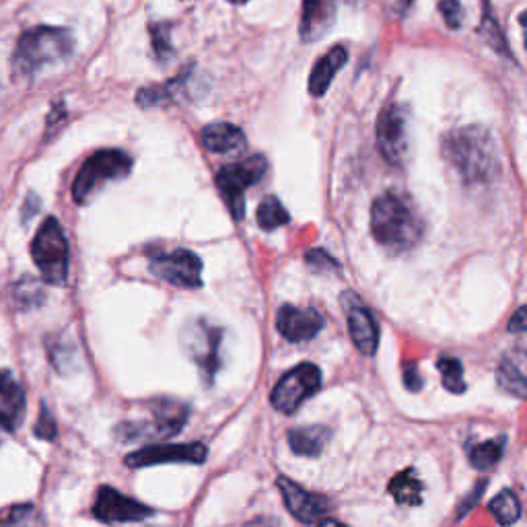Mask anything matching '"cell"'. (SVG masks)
Returning <instances> with one entry per match:
<instances>
[{
    "label": "cell",
    "instance_id": "37",
    "mask_svg": "<svg viewBox=\"0 0 527 527\" xmlns=\"http://www.w3.org/2000/svg\"><path fill=\"white\" fill-rule=\"evenodd\" d=\"M484 488H486V480H482V482H478L476 484V488L472 490V495L470 497H466L462 503H460V509H458V519H462L474 505H476V501L482 497V493H484Z\"/></svg>",
    "mask_w": 527,
    "mask_h": 527
},
{
    "label": "cell",
    "instance_id": "3",
    "mask_svg": "<svg viewBox=\"0 0 527 527\" xmlns=\"http://www.w3.org/2000/svg\"><path fill=\"white\" fill-rule=\"evenodd\" d=\"M75 52V38L68 29L33 27L21 33L13 54L15 77L31 79L48 66L66 62Z\"/></svg>",
    "mask_w": 527,
    "mask_h": 527
},
{
    "label": "cell",
    "instance_id": "11",
    "mask_svg": "<svg viewBox=\"0 0 527 527\" xmlns=\"http://www.w3.org/2000/svg\"><path fill=\"white\" fill-rule=\"evenodd\" d=\"M149 270L153 276L165 280L173 287L200 289L202 287V260L190 250H175L151 256Z\"/></svg>",
    "mask_w": 527,
    "mask_h": 527
},
{
    "label": "cell",
    "instance_id": "35",
    "mask_svg": "<svg viewBox=\"0 0 527 527\" xmlns=\"http://www.w3.org/2000/svg\"><path fill=\"white\" fill-rule=\"evenodd\" d=\"M307 264L309 266H313V268H330V266H334V268H338V262L332 258V256H328L324 250H311V252H307Z\"/></svg>",
    "mask_w": 527,
    "mask_h": 527
},
{
    "label": "cell",
    "instance_id": "33",
    "mask_svg": "<svg viewBox=\"0 0 527 527\" xmlns=\"http://www.w3.org/2000/svg\"><path fill=\"white\" fill-rule=\"evenodd\" d=\"M439 13L451 31L464 25V7L460 0H439Z\"/></svg>",
    "mask_w": 527,
    "mask_h": 527
},
{
    "label": "cell",
    "instance_id": "2",
    "mask_svg": "<svg viewBox=\"0 0 527 527\" xmlns=\"http://www.w3.org/2000/svg\"><path fill=\"white\" fill-rule=\"evenodd\" d=\"M371 233L383 248L402 254L423 239L425 223L406 198L388 192L371 206Z\"/></svg>",
    "mask_w": 527,
    "mask_h": 527
},
{
    "label": "cell",
    "instance_id": "43",
    "mask_svg": "<svg viewBox=\"0 0 527 527\" xmlns=\"http://www.w3.org/2000/svg\"><path fill=\"white\" fill-rule=\"evenodd\" d=\"M229 3L231 5H245V3H248V0H229Z\"/></svg>",
    "mask_w": 527,
    "mask_h": 527
},
{
    "label": "cell",
    "instance_id": "4",
    "mask_svg": "<svg viewBox=\"0 0 527 527\" xmlns=\"http://www.w3.org/2000/svg\"><path fill=\"white\" fill-rule=\"evenodd\" d=\"M147 418L140 420H126L118 429L116 437L124 443L143 441V439H169L180 435L186 427V420L190 416V406L180 400L159 398L149 402Z\"/></svg>",
    "mask_w": 527,
    "mask_h": 527
},
{
    "label": "cell",
    "instance_id": "36",
    "mask_svg": "<svg viewBox=\"0 0 527 527\" xmlns=\"http://www.w3.org/2000/svg\"><path fill=\"white\" fill-rule=\"evenodd\" d=\"M404 383H406V388L410 392H418L420 388H423V377H420V373H418L414 363H408L404 367Z\"/></svg>",
    "mask_w": 527,
    "mask_h": 527
},
{
    "label": "cell",
    "instance_id": "28",
    "mask_svg": "<svg viewBox=\"0 0 527 527\" xmlns=\"http://www.w3.org/2000/svg\"><path fill=\"white\" fill-rule=\"evenodd\" d=\"M488 509L495 515L499 525H513L521 517V505L513 490H501V493L488 503Z\"/></svg>",
    "mask_w": 527,
    "mask_h": 527
},
{
    "label": "cell",
    "instance_id": "16",
    "mask_svg": "<svg viewBox=\"0 0 527 527\" xmlns=\"http://www.w3.org/2000/svg\"><path fill=\"white\" fill-rule=\"evenodd\" d=\"M324 318L311 307L283 305L278 309L276 328L289 342H305L324 330Z\"/></svg>",
    "mask_w": 527,
    "mask_h": 527
},
{
    "label": "cell",
    "instance_id": "18",
    "mask_svg": "<svg viewBox=\"0 0 527 527\" xmlns=\"http://www.w3.org/2000/svg\"><path fill=\"white\" fill-rule=\"evenodd\" d=\"M202 145L217 155H231V153H241L248 145L245 134L241 128L229 124V122H215L202 128Z\"/></svg>",
    "mask_w": 527,
    "mask_h": 527
},
{
    "label": "cell",
    "instance_id": "23",
    "mask_svg": "<svg viewBox=\"0 0 527 527\" xmlns=\"http://www.w3.org/2000/svg\"><path fill=\"white\" fill-rule=\"evenodd\" d=\"M499 385L517 396L519 400L525 398V388H527V381H525V365H523V355L515 357V355H509L503 359L501 367H499Z\"/></svg>",
    "mask_w": 527,
    "mask_h": 527
},
{
    "label": "cell",
    "instance_id": "13",
    "mask_svg": "<svg viewBox=\"0 0 527 527\" xmlns=\"http://www.w3.org/2000/svg\"><path fill=\"white\" fill-rule=\"evenodd\" d=\"M340 303L346 313L350 338L365 357H373L379 346V326L373 313L355 291H344L340 295Z\"/></svg>",
    "mask_w": 527,
    "mask_h": 527
},
{
    "label": "cell",
    "instance_id": "14",
    "mask_svg": "<svg viewBox=\"0 0 527 527\" xmlns=\"http://www.w3.org/2000/svg\"><path fill=\"white\" fill-rule=\"evenodd\" d=\"M155 511L136 499H130L122 495L120 490L112 486H101L95 495L93 503V515L101 523H132V521H143L151 517Z\"/></svg>",
    "mask_w": 527,
    "mask_h": 527
},
{
    "label": "cell",
    "instance_id": "5",
    "mask_svg": "<svg viewBox=\"0 0 527 527\" xmlns=\"http://www.w3.org/2000/svg\"><path fill=\"white\" fill-rule=\"evenodd\" d=\"M132 171V159L118 149H103L93 153L79 169L73 182V200L87 204L105 184L128 178Z\"/></svg>",
    "mask_w": 527,
    "mask_h": 527
},
{
    "label": "cell",
    "instance_id": "8",
    "mask_svg": "<svg viewBox=\"0 0 527 527\" xmlns=\"http://www.w3.org/2000/svg\"><path fill=\"white\" fill-rule=\"evenodd\" d=\"M377 149L394 167H404L408 159V108L390 103L377 120Z\"/></svg>",
    "mask_w": 527,
    "mask_h": 527
},
{
    "label": "cell",
    "instance_id": "19",
    "mask_svg": "<svg viewBox=\"0 0 527 527\" xmlns=\"http://www.w3.org/2000/svg\"><path fill=\"white\" fill-rule=\"evenodd\" d=\"M348 60V50L344 46H334L328 54H324L315 62L311 75H309V93L313 97H324Z\"/></svg>",
    "mask_w": 527,
    "mask_h": 527
},
{
    "label": "cell",
    "instance_id": "38",
    "mask_svg": "<svg viewBox=\"0 0 527 527\" xmlns=\"http://www.w3.org/2000/svg\"><path fill=\"white\" fill-rule=\"evenodd\" d=\"M38 210H40V200H38V196H35V194H29V196L25 198V204H23V221H29L35 213H38Z\"/></svg>",
    "mask_w": 527,
    "mask_h": 527
},
{
    "label": "cell",
    "instance_id": "1",
    "mask_svg": "<svg viewBox=\"0 0 527 527\" xmlns=\"http://www.w3.org/2000/svg\"><path fill=\"white\" fill-rule=\"evenodd\" d=\"M441 147L447 163L470 186L490 184L501 173L495 138L482 126H462L447 132Z\"/></svg>",
    "mask_w": 527,
    "mask_h": 527
},
{
    "label": "cell",
    "instance_id": "42",
    "mask_svg": "<svg viewBox=\"0 0 527 527\" xmlns=\"http://www.w3.org/2000/svg\"><path fill=\"white\" fill-rule=\"evenodd\" d=\"M412 3H414V0H400V7L402 9H408Z\"/></svg>",
    "mask_w": 527,
    "mask_h": 527
},
{
    "label": "cell",
    "instance_id": "40",
    "mask_svg": "<svg viewBox=\"0 0 527 527\" xmlns=\"http://www.w3.org/2000/svg\"><path fill=\"white\" fill-rule=\"evenodd\" d=\"M15 429L9 425V420L3 416V412H0V445H3V435L5 433H13Z\"/></svg>",
    "mask_w": 527,
    "mask_h": 527
},
{
    "label": "cell",
    "instance_id": "21",
    "mask_svg": "<svg viewBox=\"0 0 527 527\" xmlns=\"http://www.w3.org/2000/svg\"><path fill=\"white\" fill-rule=\"evenodd\" d=\"M328 441H330V431L322 425L299 427L289 431V445L293 453L303 455V458H318Z\"/></svg>",
    "mask_w": 527,
    "mask_h": 527
},
{
    "label": "cell",
    "instance_id": "20",
    "mask_svg": "<svg viewBox=\"0 0 527 527\" xmlns=\"http://www.w3.org/2000/svg\"><path fill=\"white\" fill-rule=\"evenodd\" d=\"M25 392L21 383L9 369H0V412L9 420V425L17 429L25 414Z\"/></svg>",
    "mask_w": 527,
    "mask_h": 527
},
{
    "label": "cell",
    "instance_id": "25",
    "mask_svg": "<svg viewBox=\"0 0 527 527\" xmlns=\"http://www.w3.org/2000/svg\"><path fill=\"white\" fill-rule=\"evenodd\" d=\"M478 35L490 46V50H495L497 54L513 60V54L509 52V44H507L505 33L501 29L499 21L495 19L493 11H490L488 3H484V15H482V23L478 27Z\"/></svg>",
    "mask_w": 527,
    "mask_h": 527
},
{
    "label": "cell",
    "instance_id": "27",
    "mask_svg": "<svg viewBox=\"0 0 527 527\" xmlns=\"http://www.w3.org/2000/svg\"><path fill=\"white\" fill-rule=\"evenodd\" d=\"M0 527H46V521L38 507L31 503H19L5 513Z\"/></svg>",
    "mask_w": 527,
    "mask_h": 527
},
{
    "label": "cell",
    "instance_id": "12",
    "mask_svg": "<svg viewBox=\"0 0 527 527\" xmlns=\"http://www.w3.org/2000/svg\"><path fill=\"white\" fill-rule=\"evenodd\" d=\"M206 445L202 443H171V445H151L126 455L124 464L128 468H147L157 464H204Z\"/></svg>",
    "mask_w": 527,
    "mask_h": 527
},
{
    "label": "cell",
    "instance_id": "31",
    "mask_svg": "<svg viewBox=\"0 0 527 527\" xmlns=\"http://www.w3.org/2000/svg\"><path fill=\"white\" fill-rule=\"evenodd\" d=\"M151 44L155 56L165 62L173 56V44H171V25L169 23H153L151 27Z\"/></svg>",
    "mask_w": 527,
    "mask_h": 527
},
{
    "label": "cell",
    "instance_id": "9",
    "mask_svg": "<svg viewBox=\"0 0 527 527\" xmlns=\"http://www.w3.org/2000/svg\"><path fill=\"white\" fill-rule=\"evenodd\" d=\"M322 388V373L311 363H301L280 377L272 390V406L278 412L293 414L307 398Z\"/></svg>",
    "mask_w": 527,
    "mask_h": 527
},
{
    "label": "cell",
    "instance_id": "39",
    "mask_svg": "<svg viewBox=\"0 0 527 527\" xmlns=\"http://www.w3.org/2000/svg\"><path fill=\"white\" fill-rule=\"evenodd\" d=\"M509 332L523 334L525 332V307H519L509 322Z\"/></svg>",
    "mask_w": 527,
    "mask_h": 527
},
{
    "label": "cell",
    "instance_id": "30",
    "mask_svg": "<svg viewBox=\"0 0 527 527\" xmlns=\"http://www.w3.org/2000/svg\"><path fill=\"white\" fill-rule=\"evenodd\" d=\"M184 79H175V81H169L165 85H151V87H145L140 89L136 93V103L140 105V108H155V105H165L173 99V91L180 87Z\"/></svg>",
    "mask_w": 527,
    "mask_h": 527
},
{
    "label": "cell",
    "instance_id": "6",
    "mask_svg": "<svg viewBox=\"0 0 527 527\" xmlns=\"http://www.w3.org/2000/svg\"><path fill=\"white\" fill-rule=\"evenodd\" d=\"M31 258L38 266L42 280L62 287L68 278V241L58 219L48 217L31 241Z\"/></svg>",
    "mask_w": 527,
    "mask_h": 527
},
{
    "label": "cell",
    "instance_id": "15",
    "mask_svg": "<svg viewBox=\"0 0 527 527\" xmlns=\"http://www.w3.org/2000/svg\"><path fill=\"white\" fill-rule=\"evenodd\" d=\"M276 486L285 499L289 513L301 523H313L315 519L324 517L330 509V501L326 497L309 493V490H305L301 484L293 482L291 478L280 476L276 480Z\"/></svg>",
    "mask_w": 527,
    "mask_h": 527
},
{
    "label": "cell",
    "instance_id": "32",
    "mask_svg": "<svg viewBox=\"0 0 527 527\" xmlns=\"http://www.w3.org/2000/svg\"><path fill=\"white\" fill-rule=\"evenodd\" d=\"M15 299L19 303V307H23V309L38 307L44 301V291L38 283H35V280L23 278L21 283L15 287Z\"/></svg>",
    "mask_w": 527,
    "mask_h": 527
},
{
    "label": "cell",
    "instance_id": "24",
    "mask_svg": "<svg viewBox=\"0 0 527 527\" xmlns=\"http://www.w3.org/2000/svg\"><path fill=\"white\" fill-rule=\"evenodd\" d=\"M505 447H507V437H497V439H490V441H484V443H476L470 453H468V458H470V464L476 468V470H490V468H495L501 458H503V453H505Z\"/></svg>",
    "mask_w": 527,
    "mask_h": 527
},
{
    "label": "cell",
    "instance_id": "34",
    "mask_svg": "<svg viewBox=\"0 0 527 527\" xmlns=\"http://www.w3.org/2000/svg\"><path fill=\"white\" fill-rule=\"evenodd\" d=\"M33 433L38 439H44V441H54L56 439V423H54V416L50 412V408L46 404H42L40 408V418H38V423H35L33 427Z\"/></svg>",
    "mask_w": 527,
    "mask_h": 527
},
{
    "label": "cell",
    "instance_id": "41",
    "mask_svg": "<svg viewBox=\"0 0 527 527\" xmlns=\"http://www.w3.org/2000/svg\"><path fill=\"white\" fill-rule=\"evenodd\" d=\"M320 527H348V525H344V523H340V521H336V519H324V521L320 523Z\"/></svg>",
    "mask_w": 527,
    "mask_h": 527
},
{
    "label": "cell",
    "instance_id": "17",
    "mask_svg": "<svg viewBox=\"0 0 527 527\" xmlns=\"http://www.w3.org/2000/svg\"><path fill=\"white\" fill-rule=\"evenodd\" d=\"M336 0H303L299 33L305 44L320 42L336 21Z\"/></svg>",
    "mask_w": 527,
    "mask_h": 527
},
{
    "label": "cell",
    "instance_id": "7",
    "mask_svg": "<svg viewBox=\"0 0 527 527\" xmlns=\"http://www.w3.org/2000/svg\"><path fill=\"white\" fill-rule=\"evenodd\" d=\"M268 163L262 155H254L245 161L225 165L217 173V188L235 221L245 215V190L256 186L266 175Z\"/></svg>",
    "mask_w": 527,
    "mask_h": 527
},
{
    "label": "cell",
    "instance_id": "10",
    "mask_svg": "<svg viewBox=\"0 0 527 527\" xmlns=\"http://www.w3.org/2000/svg\"><path fill=\"white\" fill-rule=\"evenodd\" d=\"M221 342H223V332L215 326L206 324L204 320H196L184 330V336H182L184 350L188 353V357L202 369L208 381L219 373Z\"/></svg>",
    "mask_w": 527,
    "mask_h": 527
},
{
    "label": "cell",
    "instance_id": "22",
    "mask_svg": "<svg viewBox=\"0 0 527 527\" xmlns=\"http://www.w3.org/2000/svg\"><path fill=\"white\" fill-rule=\"evenodd\" d=\"M390 495L396 499L400 505H420L423 503V482L418 480L416 472L412 468L396 474L388 486Z\"/></svg>",
    "mask_w": 527,
    "mask_h": 527
},
{
    "label": "cell",
    "instance_id": "26",
    "mask_svg": "<svg viewBox=\"0 0 527 527\" xmlns=\"http://www.w3.org/2000/svg\"><path fill=\"white\" fill-rule=\"evenodd\" d=\"M258 225L264 231H274L278 227H285L291 221V215L276 196H268L260 202L258 213H256Z\"/></svg>",
    "mask_w": 527,
    "mask_h": 527
},
{
    "label": "cell",
    "instance_id": "29",
    "mask_svg": "<svg viewBox=\"0 0 527 527\" xmlns=\"http://www.w3.org/2000/svg\"><path fill=\"white\" fill-rule=\"evenodd\" d=\"M437 369L441 373L443 388L451 394H464L466 392V381H464V367L458 359L443 357L437 363Z\"/></svg>",
    "mask_w": 527,
    "mask_h": 527
}]
</instances>
